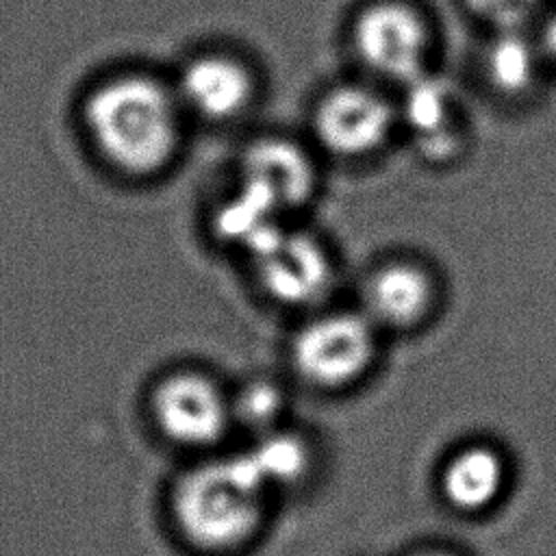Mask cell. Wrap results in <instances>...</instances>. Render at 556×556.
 Segmentation results:
<instances>
[{"label":"cell","mask_w":556,"mask_h":556,"mask_svg":"<svg viewBox=\"0 0 556 556\" xmlns=\"http://www.w3.org/2000/svg\"><path fill=\"white\" fill-rule=\"evenodd\" d=\"M83 126L111 167L146 176L159 172L176 150L178 104L154 78L119 74L87 93Z\"/></svg>","instance_id":"obj_1"},{"label":"cell","mask_w":556,"mask_h":556,"mask_svg":"<svg viewBox=\"0 0 556 556\" xmlns=\"http://www.w3.org/2000/svg\"><path fill=\"white\" fill-rule=\"evenodd\" d=\"M269 489L245 454L200 463L172 489V517L187 543L202 552H232L263 523Z\"/></svg>","instance_id":"obj_2"},{"label":"cell","mask_w":556,"mask_h":556,"mask_svg":"<svg viewBox=\"0 0 556 556\" xmlns=\"http://www.w3.org/2000/svg\"><path fill=\"white\" fill-rule=\"evenodd\" d=\"M376 352V326L363 313H328L304 324L291 343V363L302 380L337 389L358 380Z\"/></svg>","instance_id":"obj_3"},{"label":"cell","mask_w":556,"mask_h":556,"mask_svg":"<svg viewBox=\"0 0 556 556\" xmlns=\"http://www.w3.org/2000/svg\"><path fill=\"white\" fill-rule=\"evenodd\" d=\"M150 406L159 430L182 447H208L222 441L235 424L230 397L215 380L198 371L165 376Z\"/></svg>","instance_id":"obj_4"},{"label":"cell","mask_w":556,"mask_h":556,"mask_svg":"<svg viewBox=\"0 0 556 556\" xmlns=\"http://www.w3.org/2000/svg\"><path fill=\"white\" fill-rule=\"evenodd\" d=\"M352 39L363 65L384 78L406 85L424 74L426 26L402 2H376L367 7L356 17Z\"/></svg>","instance_id":"obj_5"},{"label":"cell","mask_w":556,"mask_h":556,"mask_svg":"<svg viewBox=\"0 0 556 556\" xmlns=\"http://www.w3.org/2000/svg\"><path fill=\"white\" fill-rule=\"evenodd\" d=\"M263 289L287 306H304L319 300L330 287V261L313 237L274 230L250 252Z\"/></svg>","instance_id":"obj_6"},{"label":"cell","mask_w":556,"mask_h":556,"mask_svg":"<svg viewBox=\"0 0 556 556\" xmlns=\"http://www.w3.org/2000/svg\"><path fill=\"white\" fill-rule=\"evenodd\" d=\"M315 135L334 154L358 156L376 150L393 124L391 104L365 87H339L315 111Z\"/></svg>","instance_id":"obj_7"},{"label":"cell","mask_w":556,"mask_h":556,"mask_svg":"<svg viewBox=\"0 0 556 556\" xmlns=\"http://www.w3.org/2000/svg\"><path fill=\"white\" fill-rule=\"evenodd\" d=\"M241 187L265 200L278 213L300 206L313 189L308 156L285 139H261L241 156Z\"/></svg>","instance_id":"obj_8"},{"label":"cell","mask_w":556,"mask_h":556,"mask_svg":"<svg viewBox=\"0 0 556 556\" xmlns=\"http://www.w3.org/2000/svg\"><path fill=\"white\" fill-rule=\"evenodd\" d=\"M252 78L248 70L222 54H204L185 65L178 98L185 106L206 119L237 115L250 100Z\"/></svg>","instance_id":"obj_9"},{"label":"cell","mask_w":556,"mask_h":556,"mask_svg":"<svg viewBox=\"0 0 556 556\" xmlns=\"http://www.w3.org/2000/svg\"><path fill=\"white\" fill-rule=\"evenodd\" d=\"M508 478L500 450L489 443H469L447 456L441 467L439 489L443 500L460 513H480L493 506Z\"/></svg>","instance_id":"obj_10"},{"label":"cell","mask_w":556,"mask_h":556,"mask_svg":"<svg viewBox=\"0 0 556 556\" xmlns=\"http://www.w3.org/2000/svg\"><path fill=\"white\" fill-rule=\"evenodd\" d=\"M432 300V285L424 269L391 263L374 271L363 289V315L374 326L408 328L417 324Z\"/></svg>","instance_id":"obj_11"},{"label":"cell","mask_w":556,"mask_h":556,"mask_svg":"<svg viewBox=\"0 0 556 556\" xmlns=\"http://www.w3.org/2000/svg\"><path fill=\"white\" fill-rule=\"evenodd\" d=\"M404 87V119L417 137L421 152L439 159L454 152L458 135L452 126V96L445 83L424 72Z\"/></svg>","instance_id":"obj_12"},{"label":"cell","mask_w":556,"mask_h":556,"mask_svg":"<svg viewBox=\"0 0 556 556\" xmlns=\"http://www.w3.org/2000/svg\"><path fill=\"white\" fill-rule=\"evenodd\" d=\"M541 59V46L528 39L521 28H500L486 48L484 70L495 89L519 96L536 83Z\"/></svg>","instance_id":"obj_13"},{"label":"cell","mask_w":556,"mask_h":556,"mask_svg":"<svg viewBox=\"0 0 556 556\" xmlns=\"http://www.w3.org/2000/svg\"><path fill=\"white\" fill-rule=\"evenodd\" d=\"M245 456L269 493L298 482L311 463L306 443L300 437L278 428L258 434L256 443L245 452Z\"/></svg>","instance_id":"obj_14"},{"label":"cell","mask_w":556,"mask_h":556,"mask_svg":"<svg viewBox=\"0 0 556 556\" xmlns=\"http://www.w3.org/2000/svg\"><path fill=\"white\" fill-rule=\"evenodd\" d=\"M278 211L265 200L239 187V191L224 200L215 213V230L222 239L232 241L248 252L263 243L274 230L280 228Z\"/></svg>","instance_id":"obj_15"},{"label":"cell","mask_w":556,"mask_h":556,"mask_svg":"<svg viewBox=\"0 0 556 556\" xmlns=\"http://www.w3.org/2000/svg\"><path fill=\"white\" fill-rule=\"evenodd\" d=\"M230 404L235 421L263 434L276 428L278 417L285 410V395L269 380H250L230 397Z\"/></svg>","instance_id":"obj_16"},{"label":"cell","mask_w":556,"mask_h":556,"mask_svg":"<svg viewBox=\"0 0 556 556\" xmlns=\"http://www.w3.org/2000/svg\"><path fill=\"white\" fill-rule=\"evenodd\" d=\"M467 4L497 28H521L543 0H467Z\"/></svg>","instance_id":"obj_17"},{"label":"cell","mask_w":556,"mask_h":556,"mask_svg":"<svg viewBox=\"0 0 556 556\" xmlns=\"http://www.w3.org/2000/svg\"><path fill=\"white\" fill-rule=\"evenodd\" d=\"M539 46L543 50V56H549L556 63V9L545 20V28L541 33Z\"/></svg>","instance_id":"obj_18"},{"label":"cell","mask_w":556,"mask_h":556,"mask_svg":"<svg viewBox=\"0 0 556 556\" xmlns=\"http://www.w3.org/2000/svg\"><path fill=\"white\" fill-rule=\"evenodd\" d=\"M415 556H454L450 552H443V549H426L421 554H415Z\"/></svg>","instance_id":"obj_19"}]
</instances>
